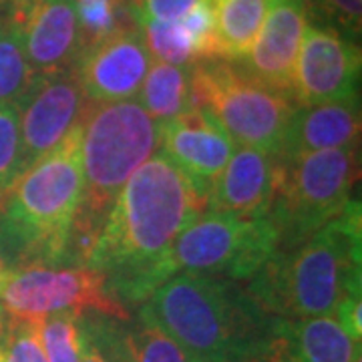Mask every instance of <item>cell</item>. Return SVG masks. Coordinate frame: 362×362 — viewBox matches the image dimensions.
<instances>
[{"label": "cell", "mask_w": 362, "mask_h": 362, "mask_svg": "<svg viewBox=\"0 0 362 362\" xmlns=\"http://www.w3.org/2000/svg\"><path fill=\"white\" fill-rule=\"evenodd\" d=\"M206 204L194 181L157 149L119 192L81 266L105 274L123 308H139L153 294L156 266Z\"/></svg>", "instance_id": "obj_1"}, {"label": "cell", "mask_w": 362, "mask_h": 362, "mask_svg": "<svg viewBox=\"0 0 362 362\" xmlns=\"http://www.w3.org/2000/svg\"><path fill=\"white\" fill-rule=\"evenodd\" d=\"M247 282V294L258 306L288 320L334 314L342 296L362 294L358 197L304 244L284 252L278 250Z\"/></svg>", "instance_id": "obj_2"}, {"label": "cell", "mask_w": 362, "mask_h": 362, "mask_svg": "<svg viewBox=\"0 0 362 362\" xmlns=\"http://www.w3.org/2000/svg\"><path fill=\"white\" fill-rule=\"evenodd\" d=\"M81 137L83 123L0 195V262L4 270L66 264L83 197Z\"/></svg>", "instance_id": "obj_3"}, {"label": "cell", "mask_w": 362, "mask_h": 362, "mask_svg": "<svg viewBox=\"0 0 362 362\" xmlns=\"http://www.w3.org/2000/svg\"><path fill=\"white\" fill-rule=\"evenodd\" d=\"M147 302L192 362H250L274 320L246 288L214 276L175 274Z\"/></svg>", "instance_id": "obj_4"}, {"label": "cell", "mask_w": 362, "mask_h": 362, "mask_svg": "<svg viewBox=\"0 0 362 362\" xmlns=\"http://www.w3.org/2000/svg\"><path fill=\"white\" fill-rule=\"evenodd\" d=\"M159 147V123L135 99L93 103L83 121V197L66 266H81L90 242L129 177Z\"/></svg>", "instance_id": "obj_5"}, {"label": "cell", "mask_w": 362, "mask_h": 362, "mask_svg": "<svg viewBox=\"0 0 362 362\" xmlns=\"http://www.w3.org/2000/svg\"><path fill=\"white\" fill-rule=\"evenodd\" d=\"M192 109H202L240 147L280 156L296 113L294 101L266 87L235 61L209 59L189 66Z\"/></svg>", "instance_id": "obj_6"}, {"label": "cell", "mask_w": 362, "mask_h": 362, "mask_svg": "<svg viewBox=\"0 0 362 362\" xmlns=\"http://www.w3.org/2000/svg\"><path fill=\"white\" fill-rule=\"evenodd\" d=\"M280 235L270 220L238 218L206 209L177 235L151 274L156 292L175 274L214 276L232 282L252 280L278 252Z\"/></svg>", "instance_id": "obj_7"}, {"label": "cell", "mask_w": 362, "mask_h": 362, "mask_svg": "<svg viewBox=\"0 0 362 362\" xmlns=\"http://www.w3.org/2000/svg\"><path fill=\"white\" fill-rule=\"evenodd\" d=\"M282 181L270 209L280 244L292 250L342 214L354 199L358 181V147L314 151L282 159Z\"/></svg>", "instance_id": "obj_8"}, {"label": "cell", "mask_w": 362, "mask_h": 362, "mask_svg": "<svg viewBox=\"0 0 362 362\" xmlns=\"http://www.w3.org/2000/svg\"><path fill=\"white\" fill-rule=\"evenodd\" d=\"M0 308L8 320L25 324H39L61 312H99L125 322L131 318L111 296L105 274L87 266L8 268L0 276Z\"/></svg>", "instance_id": "obj_9"}, {"label": "cell", "mask_w": 362, "mask_h": 362, "mask_svg": "<svg viewBox=\"0 0 362 362\" xmlns=\"http://www.w3.org/2000/svg\"><path fill=\"white\" fill-rule=\"evenodd\" d=\"M361 47L330 26L308 25L294 69L292 101L296 107L334 103L358 97Z\"/></svg>", "instance_id": "obj_10"}, {"label": "cell", "mask_w": 362, "mask_h": 362, "mask_svg": "<svg viewBox=\"0 0 362 362\" xmlns=\"http://www.w3.org/2000/svg\"><path fill=\"white\" fill-rule=\"evenodd\" d=\"M89 105L90 99L73 69L35 78L16 107L25 169L65 141L69 133L83 123Z\"/></svg>", "instance_id": "obj_11"}, {"label": "cell", "mask_w": 362, "mask_h": 362, "mask_svg": "<svg viewBox=\"0 0 362 362\" xmlns=\"http://www.w3.org/2000/svg\"><path fill=\"white\" fill-rule=\"evenodd\" d=\"M8 18L37 77L75 66L83 42L73 0H13Z\"/></svg>", "instance_id": "obj_12"}, {"label": "cell", "mask_w": 362, "mask_h": 362, "mask_svg": "<svg viewBox=\"0 0 362 362\" xmlns=\"http://www.w3.org/2000/svg\"><path fill=\"white\" fill-rule=\"evenodd\" d=\"M149 66L141 30L131 28L83 49L73 71L93 103H115L139 95Z\"/></svg>", "instance_id": "obj_13"}, {"label": "cell", "mask_w": 362, "mask_h": 362, "mask_svg": "<svg viewBox=\"0 0 362 362\" xmlns=\"http://www.w3.org/2000/svg\"><path fill=\"white\" fill-rule=\"evenodd\" d=\"M159 147L194 181L207 199L211 185L235 151L230 135L202 109H192L159 125ZM207 206V204H206Z\"/></svg>", "instance_id": "obj_14"}, {"label": "cell", "mask_w": 362, "mask_h": 362, "mask_svg": "<svg viewBox=\"0 0 362 362\" xmlns=\"http://www.w3.org/2000/svg\"><path fill=\"white\" fill-rule=\"evenodd\" d=\"M282 169L284 163L278 156L252 147L235 149L209 189L206 209L238 218L270 216Z\"/></svg>", "instance_id": "obj_15"}, {"label": "cell", "mask_w": 362, "mask_h": 362, "mask_svg": "<svg viewBox=\"0 0 362 362\" xmlns=\"http://www.w3.org/2000/svg\"><path fill=\"white\" fill-rule=\"evenodd\" d=\"M308 16L306 0L276 2L268 11L254 47L235 63L266 87L290 97L300 45L310 25Z\"/></svg>", "instance_id": "obj_16"}, {"label": "cell", "mask_w": 362, "mask_h": 362, "mask_svg": "<svg viewBox=\"0 0 362 362\" xmlns=\"http://www.w3.org/2000/svg\"><path fill=\"white\" fill-rule=\"evenodd\" d=\"M358 356L361 344L332 314L298 320L274 316L268 337L250 362H356Z\"/></svg>", "instance_id": "obj_17"}, {"label": "cell", "mask_w": 362, "mask_h": 362, "mask_svg": "<svg viewBox=\"0 0 362 362\" xmlns=\"http://www.w3.org/2000/svg\"><path fill=\"white\" fill-rule=\"evenodd\" d=\"M361 139V103L358 97L334 103L296 107L284 143L280 159L326 151V149H346L358 147Z\"/></svg>", "instance_id": "obj_18"}, {"label": "cell", "mask_w": 362, "mask_h": 362, "mask_svg": "<svg viewBox=\"0 0 362 362\" xmlns=\"http://www.w3.org/2000/svg\"><path fill=\"white\" fill-rule=\"evenodd\" d=\"M220 59L242 61L270 11V0H211Z\"/></svg>", "instance_id": "obj_19"}, {"label": "cell", "mask_w": 362, "mask_h": 362, "mask_svg": "<svg viewBox=\"0 0 362 362\" xmlns=\"http://www.w3.org/2000/svg\"><path fill=\"white\" fill-rule=\"evenodd\" d=\"M139 103L159 125L185 111H192L189 66H173L156 61L143 81Z\"/></svg>", "instance_id": "obj_20"}, {"label": "cell", "mask_w": 362, "mask_h": 362, "mask_svg": "<svg viewBox=\"0 0 362 362\" xmlns=\"http://www.w3.org/2000/svg\"><path fill=\"white\" fill-rule=\"evenodd\" d=\"M37 78L11 18H0V105L18 107Z\"/></svg>", "instance_id": "obj_21"}, {"label": "cell", "mask_w": 362, "mask_h": 362, "mask_svg": "<svg viewBox=\"0 0 362 362\" xmlns=\"http://www.w3.org/2000/svg\"><path fill=\"white\" fill-rule=\"evenodd\" d=\"M83 49L117 33L139 28L129 0H73Z\"/></svg>", "instance_id": "obj_22"}, {"label": "cell", "mask_w": 362, "mask_h": 362, "mask_svg": "<svg viewBox=\"0 0 362 362\" xmlns=\"http://www.w3.org/2000/svg\"><path fill=\"white\" fill-rule=\"evenodd\" d=\"M125 324L135 362H192L159 324L149 302H143Z\"/></svg>", "instance_id": "obj_23"}, {"label": "cell", "mask_w": 362, "mask_h": 362, "mask_svg": "<svg viewBox=\"0 0 362 362\" xmlns=\"http://www.w3.org/2000/svg\"><path fill=\"white\" fill-rule=\"evenodd\" d=\"M137 25L151 59L173 66H192L197 63L194 42L181 23L141 21Z\"/></svg>", "instance_id": "obj_24"}, {"label": "cell", "mask_w": 362, "mask_h": 362, "mask_svg": "<svg viewBox=\"0 0 362 362\" xmlns=\"http://www.w3.org/2000/svg\"><path fill=\"white\" fill-rule=\"evenodd\" d=\"M78 316L73 312H61L37 324L40 346L47 362L81 361V326Z\"/></svg>", "instance_id": "obj_25"}, {"label": "cell", "mask_w": 362, "mask_h": 362, "mask_svg": "<svg viewBox=\"0 0 362 362\" xmlns=\"http://www.w3.org/2000/svg\"><path fill=\"white\" fill-rule=\"evenodd\" d=\"M78 322L99 350L103 362H135L125 320L99 312H85L78 316Z\"/></svg>", "instance_id": "obj_26"}, {"label": "cell", "mask_w": 362, "mask_h": 362, "mask_svg": "<svg viewBox=\"0 0 362 362\" xmlns=\"http://www.w3.org/2000/svg\"><path fill=\"white\" fill-rule=\"evenodd\" d=\"M25 171L18 109L0 105V195Z\"/></svg>", "instance_id": "obj_27"}, {"label": "cell", "mask_w": 362, "mask_h": 362, "mask_svg": "<svg viewBox=\"0 0 362 362\" xmlns=\"http://www.w3.org/2000/svg\"><path fill=\"white\" fill-rule=\"evenodd\" d=\"M308 14H314L318 25L330 26L346 39L358 42L362 28V0H306Z\"/></svg>", "instance_id": "obj_28"}, {"label": "cell", "mask_w": 362, "mask_h": 362, "mask_svg": "<svg viewBox=\"0 0 362 362\" xmlns=\"http://www.w3.org/2000/svg\"><path fill=\"white\" fill-rule=\"evenodd\" d=\"M180 23L187 30L189 39L194 42V51L197 61L220 59V47H218V35H216V21H214L211 0L199 2L194 11L187 14L183 21H180Z\"/></svg>", "instance_id": "obj_29"}, {"label": "cell", "mask_w": 362, "mask_h": 362, "mask_svg": "<svg viewBox=\"0 0 362 362\" xmlns=\"http://www.w3.org/2000/svg\"><path fill=\"white\" fill-rule=\"evenodd\" d=\"M0 362H47L37 324L8 320V332L0 344Z\"/></svg>", "instance_id": "obj_30"}, {"label": "cell", "mask_w": 362, "mask_h": 362, "mask_svg": "<svg viewBox=\"0 0 362 362\" xmlns=\"http://www.w3.org/2000/svg\"><path fill=\"white\" fill-rule=\"evenodd\" d=\"M135 21L180 23L204 0H129Z\"/></svg>", "instance_id": "obj_31"}, {"label": "cell", "mask_w": 362, "mask_h": 362, "mask_svg": "<svg viewBox=\"0 0 362 362\" xmlns=\"http://www.w3.org/2000/svg\"><path fill=\"white\" fill-rule=\"evenodd\" d=\"M334 318L354 342L362 340V294H346L334 308Z\"/></svg>", "instance_id": "obj_32"}, {"label": "cell", "mask_w": 362, "mask_h": 362, "mask_svg": "<svg viewBox=\"0 0 362 362\" xmlns=\"http://www.w3.org/2000/svg\"><path fill=\"white\" fill-rule=\"evenodd\" d=\"M78 326H81V322H78ZM78 362H103L99 350L95 349L93 340H90L89 334L83 330V326H81V361Z\"/></svg>", "instance_id": "obj_33"}, {"label": "cell", "mask_w": 362, "mask_h": 362, "mask_svg": "<svg viewBox=\"0 0 362 362\" xmlns=\"http://www.w3.org/2000/svg\"><path fill=\"white\" fill-rule=\"evenodd\" d=\"M8 332V316L4 314V310L0 308V344L4 342V337Z\"/></svg>", "instance_id": "obj_34"}, {"label": "cell", "mask_w": 362, "mask_h": 362, "mask_svg": "<svg viewBox=\"0 0 362 362\" xmlns=\"http://www.w3.org/2000/svg\"><path fill=\"white\" fill-rule=\"evenodd\" d=\"M2 272H4V266H2V262H0V276H2Z\"/></svg>", "instance_id": "obj_35"}, {"label": "cell", "mask_w": 362, "mask_h": 362, "mask_svg": "<svg viewBox=\"0 0 362 362\" xmlns=\"http://www.w3.org/2000/svg\"><path fill=\"white\" fill-rule=\"evenodd\" d=\"M270 2H286V0H270Z\"/></svg>", "instance_id": "obj_36"}]
</instances>
